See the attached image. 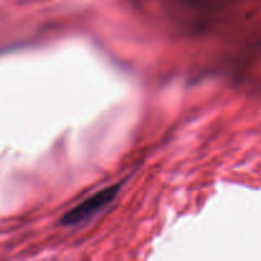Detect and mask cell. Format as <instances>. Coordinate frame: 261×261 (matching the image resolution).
<instances>
[{"instance_id":"6da1fadb","label":"cell","mask_w":261,"mask_h":261,"mask_svg":"<svg viewBox=\"0 0 261 261\" xmlns=\"http://www.w3.org/2000/svg\"><path fill=\"white\" fill-rule=\"evenodd\" d=\"M119 185L110 186V188L103 189V190L98 191L94 195H92L91 198L86 199L84 201H82L81 204H78L76 206H74L71 211H69L68 213H65V216L61 218V223L65 224V226H74V224H78L84 222L86 219H88L89 217H92L93 214H96L97 212H99L101 209H103L105 206L109 205L112 200L115 199V196L119 193Z\"/></svg>"}]
</instances>
